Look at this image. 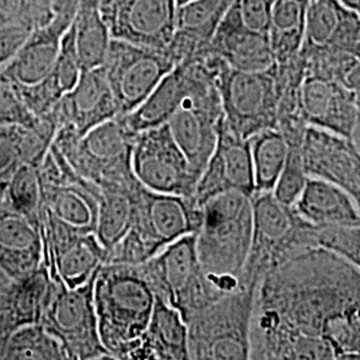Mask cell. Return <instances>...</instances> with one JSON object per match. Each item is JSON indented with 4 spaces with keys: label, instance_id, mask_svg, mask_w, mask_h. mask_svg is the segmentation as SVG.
Segmentation results:
<instances>
[{
    "label": "cell",
    "instance_id": "1",
    "mask_svg": "<svg viewBox=\"0 0 360 360\" xmlns=\"http://www.w3.org/2000/svg\"><path fill=\"white\" fill-rule=\"evenodd\" d=\"M202 214L195 235L207 281L220 296L247 287L243 274L252 242V196L236 191L219 193L202 205Z\"/></svg>",
    "mask_w": 360,
    "mask_h": 360
},
{
    "label": "cell",
    "instance_id": "2",
    "mask_svg": "<svg viewBox=\"0 0 360 360\" xmlns=\"http://www.w3.org/2000/svg\"><path fill=\"white\" fill-rule=\"evenodd\" d=\"M154 290L139 266L104 263L94 278L99 335L112 360H129L148 326Z\"/></svg>",
    "mask_w": 360,
    "mask_h": 360
},
{
    "label": "cell",
    "instance_id": "3",
    "mask_svg": "<svg viewBox=\"0 0 360 360\" xmlns=\"http://www.w3.org/2000/svg\"><path fill=\"white\" fill-rule=\"evenodd\" d=\"M202 218V206L193 196L155 193L139 184L132 226L105 263L143 264L175 240L196 233Z\"/></svg>",
    "mask_w": 360,
    "mask_h": 360
},
{
    "label": "cell",
    "instance_id": "4",
    "mask_svg": "<svg viewBox=\"0 0 360 360\" xmlns=\"http://www.w3.org/2000/svg\"><path fill=\"white\" fill-rule=\"evenodd\" d=\"M136 132L122 116L107 120L83 136L68 126H59L52 144L79 176L101 191L108 188L134 190L139 181L132 171Z\"/></svg>",
    "mask_w": 360,
    "mask_h": 360
},
{
    "label": "cell",
    "instance_id": "5",
    "mask_svg": "<svg viewBox=\"0 0 360 360\" xmlns=\"http://www.w3.org/2000/svg\"><path fill=\"white\" fill-rule=\"evenodd\" d=\"M257 285L221 296L193 314L187 321L190 359H250Z\"/></svg>",
    "mask_w": 360,
    "mask_h": 360
},
{
    "label": "cell",
    "instance_id": "6",
    "mask_svg": "<svg viewBox=\"0 0 360 360\" xmlns=\"http://www.w3.org/2000/svg\"><path fill=\"white\" fill-rule=\"evenodd\" d=\"M217 84L223 122L233 135L250 139L262 129L278 127L284 89L278 65L266 71H240L221 60Z\"/></svg>",
    "mask_w": 360,
    "mask_h": 360
},
{
    "label": "cell",
    "instance_id": "7",
    "mask_svg": "<svg viewBox=\"0 0 360 360\" xmlns=\"http://www.w3.org/2000/svg\"><path fill=\"white\" fill-rule=\"evenodd\" d=\"M252 205L254 229L243 274L245 285L260 283L271 271L283 266L288 252L299 245L311 240L316 245V229L300 218L292 207L278 202L272 193H255Z\"/></svg>",
    "mask_w": 360,
    "mask_h": 360
},
{
    "label": "cell",
    "instance_id": "8",
    "mask_svg": "<svg viewBox=\"0 0 360 360\" xmlns=\"http://www.w3.org/2000/svg\"><path fill=\"white\" fill-rule=\"evenodd\" d=\"M155 296L178 309L187 321L219 297L207 281L196 251V235L183 236L139 264Z\"/></svg>",
    "mask_w": 360,
    "mask_h": 360
},
{
    "label": "cell",
    "instance_id": "9",
    "mask_svg": "<svg viewBox=\"0 0 360 360\" xmlns=\"http://www.w3.org/2000/svg\"><path fill=\"white\" fill-rule=\"evenodd\" d=\"M94 278L77 288H67L52 279L51 296L39 323L60 343L65 359L112 360L99 335Z\"/></svg>",
    "mask_w": 360,
    "mask_h": 360
},
{
    "label": "cell",
    "instance_id": "10",
    "mask_svg": "<svg viewBox=\"0 0 360 360\" xmlns=\"http://www.w3.org/2000/svg\"><path fill=\"white\" fill-rule=\"evenodd\" d=\"M175 65L165 51L111 39L102 67L119 116L136 110Z\"/></svg>",
    "mask_w": 360,
    "mask_h": 360
},
{
    "label": "cell",
    "instance_id": "11",
    "mask_svg": "<svg viewBox=\"0 0 360 360\" xmlns=\"http://www.w3.org/2000/svg\"><path fill=\"white\" fill-rule=\"evenodd\" d=\"M132 171L143 187L171 195L193 196L199 179L167 124L138 132Z\"/></svg>",
    "mask_w": 360,
    "mask_h": 360
},
{
    "label": "cell",
    "instance_id": "12",
    "mask_svg": "<svg viewBox=\"0 0 360 360\" xmlns=\"http://www.w3.org/2000/svg\"><path fill=\"white\" fill-rule=\"evenodd\" d=\"M176 0H99L111 38L167 51L176 30Z\"/></svg>",
    "mask_w": 360,
    "mask_h": 360
},
{
    "label": "cell",
    "instance_id": "13",
    "mask_svg": "<svg viewBox=\"0 0 360 360\" xmlns=\"http://www.w3.org/2000/svg\"><path fill=\"white\" fill-rule=\"evenodd\" d=\"M43 263L53 281L67 288L89 283L107 262L104 250L95 233H80L49 218L41 211Z\"/></svg>",
    "mask_w": 360,
    "mask_h": 360
},
{
    "label": "cell",
    "instance_id": "14",
    "mask_svg": "<svg viewBox=\"0 0 360 360\" xmlns=\"http://www.w3.org/2000/svg\"><path fill=\"white\" fill-rule=\"evenodd\" d=\"M80 0H58L50 22L31 31L23 46L0 70L20 87H32L50 75L60 51L62 39L70 28Z\"/></svg>",
    "mask_w": 360,
    "mask_h": 360
},
{
    "label": "cell",
    "instance_id": "15",
    "mask_svg": "<svg viewBox=\"0 0 360 360\" xmlns=\"http://www.w3.org/2000/svg\"><path fill=\"white\" fill-rule=\"evenodd\" d=\"M296 107L307 126L354 139L359 117L358 95L336 80L304 74L297 87Z\"/></svg>",
    "mask_w": 360,
    "mask_h": 360
},
{
    "label": "cell",
    "instance_id": "16",
    "mask_svg": "<svg viewBox=\"0 0 360 360\" xmlns=\"http://www.w3.org/2000/svg\"><path fill=\"white\" fill-rule=\"evenodd\" d=\"M307 175L331 181L360 202V153L354 141L306 126L299 142Z\"/></svg>",
    "mask_w": 360,
    "mask_h": 360
},
{
    "label": "cell",
    "instance_id": "17",
    "mask_svg": "<svg viewBox=\"0 0 360 360\" xmlns=\"http://www.w3.org/2000/svg\"><path fill=\"white\" fill-rule=\"evenodd\" d=\"M230 191L254 196V167L250 139H242L233 135L221 119L217 146L199 176L193 198L198 205L202 206L219 193Z\"/></svg>",
    "mask_w": 360,
    "mask_h": 360
},
{
    "label": "cell",
    "instance_id": "18",
    "mask_svg": "<svg viewBox=\"0 0 360 360\" xmlns=\"http://www.w3.org/2000/svg\"><path fill=\"white\" fill-rule=\"evenodd\" d=\"M59 126H68L79 136L119 116L103 67L82 71L74 89L55 107Z\"/></svg>",
    "mask_w": 360,
    "mask_h": 360
},
{
    "label": "cell",
    "instance_id": "19",
    "mask_svg": "<svg viewBox=\"0 0 360 360\" xmlns=\"http://www.w3.org/2000/svg\"><path fill=\"white\" fill-rule=\"evenodd\" d=\"M342 51L360 56V18L338 0H309L300 52Z\"/></svg>",
    "mask_w": 360,
    "mask_h": 360
},
{
    "label": "cell",
    "instance_id": "20",
    "mask_svg": "<svg viewBox=\"0 0 360 360\" xmlns=\"http://www.w3.org/2000/svg\"><path fill=\"white\" fill-rule=\"evenodd\" d=\"M43 257L40 226L4 208L0 214V271L19 282L38 270Z\"/></svg>",
    "mask_w": 360,
    "mask_h": 360
},
{
    "label": "cell",
    "instance_id": "21",
    "mask_svg": "<svg viewBox=\"0 0 360 360\" xmlns=\"http://www.w3.org/2000/svg\"><path fill=\"white\" fill-rule=\"evenodd\" d=\"M233 0H191L178 8L176 30L166 53L178 65L207 52Z\"/></svg>",
    "mask_w": 360,
    "mask_h": 360
},
{
    "label": "cell",
    "instance_id": "22",
    "mask_svg": "<svg viewBox=\"0 0 360 360\" xmlns=\"http://www.w3.org/2000/svg\"><path fill=\"white\" fill-rule=\"evenodd\" d=\"M296 214L314 229L360 227V211L355 199L331 181L311 178L294 205Z\"/></svg>",
    "mask_w": 360,
    "mask_h": 360
},
{
    "label": "cell",
    "instance_id": "23",
    "mask_svg": "<svg viewBox=\"0 0 360 360\" xmlns=\"http://www.w3.org/2000/svg\"><path fill=\"white\" fill-rule=\"evenodd\" d=\"M186 359H190L187 323L178 309L156 296L151 319L129 360Z\"/></svg>",
    "mask_w": 360,
    "mask_h": 360
},
{
    "label": "cell",
    "instance_id": "24",
    "mask_svg": "<svg viewBox=\"0 0 360 360\" xmlns=\"http://www.w3.org/2000/svg\"><path fill=\"white\" fill-rule=\"evenodd\" d=\"M207 51L240 71H266L276 65L269 35L247 30L226 16Z\"/></svg>",
    "mask_w": 360,
    "mask_h": 360
},
{
    "label": "cell",
    "instance_id": "25",
    "mask_svg": "<svg viewBox=\"0 0 360 360\" xmlns=\"http://www.w3.org/2000/svg\"><path fill=\"white\" fill-rule=\"evenodd\" d=\"M99 198L101 190L94 186H41V211L70 230L95 233Z\"/></svg>",
    "mask_w": 360,
    "mask_h": 360
},
{
    "label": "cell",
    "instance_id": "26",
    "mask_svg": "<svg viewBox=\"0 0 360 360\" xmlns=\"http://www.w3.org/2000/svg\"><path fill=\"white\" fill-rule=\"evenodd\" d=\"M58 129L56 116L41 119L38 129L0 124V186L13 176L23 163L39 167Z\"/></svg>",
    "mask_w": 360,
    "mask_h": 360
},
{
    "label": "cell",
    "instance_id": "27",
    "mask_svg": "<svg viewBox=\"0 0 360 360\" xmlns=\"http://www.w3.org/2000/svg\"><path fill=\"white\" fill-rule=\"evenodd\" d=\"M186 92L187 82L184 68L181 63H178L136 110L122 117L136 134L167 124L171 116L178 111Z\"/></svg>",
    "mask_w": 360,
    "mask_h": 360
},
{
    "label": "cell",
    "instance_id": "28",
    "mask_svg": "<svg viewBox=\"0 0 360 360\" xmlns=\"http://www.w3.org/2000/svg\"><path fill=\"white\" fill-rule=\"evenodd\" d=\"M309 0H275L271 13V49L276 65H288L300 55L306 37Z\"/></svg>",
    "mask_w": 360,
    "mask_h": 360
},
{
    "label": "cell",
    "instance_id": "29",
    "mask_svg": "<svg viewBox=\"0 0 360 360\" xmlns=\"http://www.w3.org/2000/svg\"><path fill=\"white\" fill-rule=\"evenodd\" d=\"M71 28L82 71L102 67L112 38L99 10V0H80Z\"/></svg>",
    "mask_w": 360,
    "mask_h": 360
},
{
    "label": "cell",
    "instance_id": "30",
    "mask_svg": "<svg viewBox=\"0 0 360 360\" xmlns=\"http://www.w3.org/2000/svg\"><path fill=\"white\" fill-rule=\"evenodd\" d=\"M138 186L134 190L108 188L101 191L95 236L107 251V255L126 236L132 226L135 215V190Z\"/></svg>",
    "mask_w": 360,
    "mask_h": 360
},
{
    "label": "cell",
    "instance_id": "31",
    "mask_svg": "<svg viewBox=\"0 0 360 360\" xmlns=\"http://www.w3.org/2000/svg\"><path fill=\"white\" fill-rule=\"evenodd\" d=\"M290 143L278 127L262 129L250 138L255 193H272L283 171Z\"/></svg>",
    "mask_w": 360,
    "mask_h": 360
},
{
    "label": "cell",
    "instance_id": "32",
    "mask_svg": "<svg viewBox=\"0 0 360 360\" xmlns=\"http://www.w3.org/2000/svg\"><path fill=\"white\" fill-rule=\"evenodd\" d=\"M52 287L53 281L44 263L23 281L13 282L10 309L16 328L40 322L41 314L51 296Z\"/></svg>",
    "mask_w": 360,
    "mask_h": 360
},
{
    "label": "cell",
    "instance_id": "33",
    "mask_svg": "<svg viewBox=\"0 0 360 360\" xmlns=\"http://www.w3.org/2000/svg\"><path fill=\"white\" fill-rule=\"evenodd\" d=\"M3 359L65 360L60 343L40 323L25 324L8 335Z\"/></svg>",
    "mask_w": 360,
    "mask_h": 360
},
{
    "label": "cell",
    "instance_id": "34",
    "mask_svg": "<svg viewBox=\"0 0 360 360\" xmlns=\"http://www.w3.org/2000/svg\"><path fill=\"white\" fill-rule=\"evenodd\" d=\"M4 208L41 224V186L37 166L23 163L4 186Z\"/></svg>",
    "mask_w": 360,
    "mask_h": 360
},
{
    "label": "cell",
    "instance_id": "35",
    "mask_svg": "<svg viewBox=\"0 0 360 360\" xmlns=\"http://www.w3.org/2000/svg\"><path fill=\"white\" fill-rule=\"evenodd\" d=\"M307 180L309 175L303 165L299 143H290L283 171L278 178L272 195L284 206L294 207L299 196L303 193Z\"/></svg>",
    "mask_w": 360,
    "mask_h": 360
},
{
    "label": "cell",
    "instance_id": "36",
    "mask_svg": "<svg viewBox=\"0 0 360 360\" xmlns=\"http://www.w3.org/2000/svg\"><path fill=\"white\" fill-rule=\"evenodd\" d=\"M0 124L38 129L41 119L34 115L11 79L0 71Z\"/></svg>",
    "mask_w": 360,
    "mask_h": 360
},
{
    "label": "cell",
    "instance_id": "37",
    "mask_svg": "<svg viewBox=\"0 0 360 360\" xmlns=\"http://www.w3.org/2000/svg\"><path fill=\"white\" fill-rule=\"evenodd\" d=\"M316 245L360 269V227L316 230Z\"/></svg>",
    "mask_w": 360,
    "mask_h": 360
},
{
    "label": "cell",
    "instance_id": "38",
    "mask_svg": "<svg viewBox=\"0 0 360 360\" xmlns=\"http://www.w3.org/2000/svg\"><path fill=\"white\" fill-rule=\"evenodd\" d=\"M274 1L275 0H233L226 18L247 30L269 35Z\"/></svg>",
    "mask_w": 360,
    "mask_h": 360
},
{
    "label": "cell",
    "instance_id": "39",
    "mask_svg": "<svg viewBox=\"0 0 360 360\" xmlns=\"http://www.w3.org/2000/svg\"><path fill=\"white\" fill-rule=\"evenodd\" d=\"M58 0H15V19L31 31L50 22Z\"/></svg>",
    "mask_w": 360,
    "mask_h": 360
},
{
    "label": "cell",
    "instance_id": "40",
    "mask_svg": "<svg viewBox=\"0 0 360 360\" xmlns=\"http://www.w3.org/2000/svg\"><path fill=\"white\" fill-rule=\"evenodd\" d=\"M31 30L18 23L0 22V70H3L23 46Z\"/></svg>",
    "mask_w": 360,
    "mask_h": 360
},
{
    "label": "cell",
    "instance_id": "41",
    "mask_svg": "<svg viewBox=\"0 0 360 360\" xmlns=\"http://www.w3.org/2000/svg\"><path fill=\"white\" fill-rule=\"evenodd\" d=\"M13 10H15V0H0V22L18 23L15 19Z\"/></svg>",
    "mask_w": 360,
    "mask_h": 360
},
{
    "label": "cell",
    "instance_id": "42",
    "mask_svg": "<svg viewBox=\"0 0 360 360\" xmlns=\"http://www.w3.org/2000/svg\"><path fill=\"white\" fill-rule=\"evenodd\" d=\"M338 1L349 11L356 13L360 18V0H338Z\"/></svg>",
    "mask_w": 360,
    "mask_h": 360
},
{
    "label": "cell",
    "instance_id": "43",
    "mask_svg": "<svg viewBox=\"0 0 360 360\" xmlns=\"http://www.w3.org/2000/svg\"><path fill=\"white\" fill-rule=\"evenodd\" d=\"M358 107H359V117H358V124H356L352 141L356 146H360V95H358Z\"/></svg>",
    "mask_w": 360,
    "mask_h": 360
},
{
    "label": "cell",
    "instance_id": "44",
    "mask_svg": "<svg viewBox=\"0 0 360 360\" xmlns=\"http://www.w3.org/2000/svg\"><path fill=\"white\" fill-rule=\"evenodd\" d=\"M4 210V186H0V214Z\"/></svg>",
    "mask_w": 360,
    "mask_h": 360
},
{
    "label": "cell",
    "instance_id": "45",
    "mask_svg": "<svg viewBox=\"0 0 360 360\" xmlns=\"http://www.w3.org/2000/svg\"><path fill=\"white\" fill-rule=\"evenodd\" d=\"M176 1H178V6H183V4H186V3H188L191 0H176Z\"/></svg>",
    "mask_w": 360,
    "mask_h": 360
},
{
    "label": "cell",
    "instance_id": "46",
    "mask_svg": "<svg viewBox=\"0 0 360 360\" xmlns=\"http://www.w3.org/2000/svg\"><path fill=\"white\" fill-rule=\"evenodd\" d=\"M358 207H359V211H360V202L358 203Z\"/></svg>",
    "mask_w": 360,
    "mask_h": 360
},
{
    "label": "cell",
    "instance_id": "47",
    "mask_svg": "<svg viewBox=\"0 0 360 360\" xmlns=\"http://www.w3.org/2000/svg\"><path fill=\"white\" fill-rule=\"evenodd\" d=\"M358 148H359V153H360V146H358Z\"/></svg>",
    "mask_w": 360,
    "mask_h": 360
}]
</instances>
